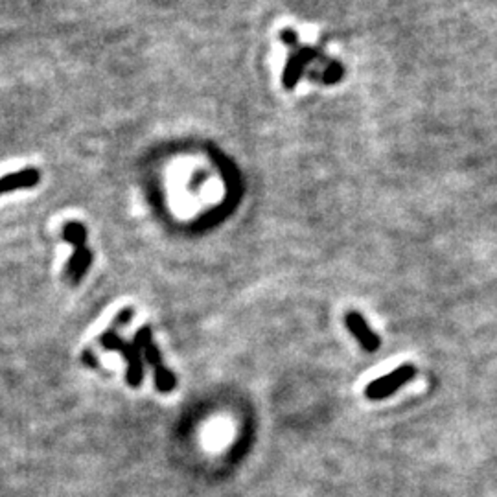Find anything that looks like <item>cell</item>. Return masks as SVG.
<instances>
[{
	"instance_id": "7a4b0ae2",
	"label": "cell",
	"mask_w": 497,
	"mask_h": 497,
	"mask_svg": "<svg viewBox=\"0 0 497 497\" xmlns=\"http://www.w3.org/2000/svg\"><path fill=\"white\" fill-rule=\"evenodd\" d=\"M409 376H411V370H409V368H398V370H394L393 374H389L385 380H376V382L372 383L370 389H368V396L370 398L385 396V394H389L391 391H394L400 383L405 382Z\"/></svg>"
},
{
	"instance_id": "5b68a950",
	"label": "cell",
	"mask_w": 497,
	"mask_h": 497,
	"mask_svg": "<svg viewBox=\"0 0 497 497\" xmlns=\"http://www.w3.org/2000/svg\"><path fill=\"white\" fill-rule=\"evenodd\" d=\"M39 181L35 170H28V172H19L8 177L0 179V192H8V190L22 188V186H33Z\"/></svg>"
},
{
	"instance_id": "ba28073f",
	"label": "cell",
	"mask_w": 497,
	"mask_h": 497,
	"mask_svg": "<svg viewBox=\"0 0 497 497\" xmlns=\"http://www.w3.org/2000/svg\"><path fill=\"white\" fill-rule=\"evenodd\" d=\"M131 319H133V309L131 308L124 309V311H122V313L115 319V326H113V328H118V326L127 325V323H129Z\"/></svg>"
},
{
	"instance_id": "3957f363",
	"label": "cell",
	"mask_w": 497,
	"mask_h": 497,
	"mask_svg": "<svg viewBox=\"0 0 497 497\" xmlns=\"http://www.w3.org/2000/svg\"><path fill=\"white\" fill-rule=\"evenodd\" d=\"M90 260H92V256H90V251L87 249V245L76 247L74 256L70 258L67 269L68 277L72 278V282H79V280L83 278V275L87 272V269H89L90 266Z\"/></svg>"
},
{
	"instance_id": "9c48e42d",
	"label": "cell",
	"mask_w": 497,
	"mask_h": 497,
	"mask_svg": "<svg viewBox=\"0 0 497 497\" xmlns=\"http://www.w3.org/2000/svg\"><path fill=\"white\" fill-rule=\"evenodd\" d=\"M83 361H85V363H89L90 366H96V365H98V363H96V359H95V356H92V352H89V350L83 352Z\"/></svg>"
},
{
	"instance_id": "6da1fadb",
	"label": "cell",
	"mask_w": 497,
	"mask_h": 497,
	"mask_svg": "<svg viewBox=\"0 0 497 497\" xmlns=\"http://www.w3.org/2000/svg\"><path fill=\"white\" fill-rule=\"evenodd\" d=\"M99 343H101L105 350L120 352L127 363V383H129L131 387H140L142 380H144V363H142L140 348H138L135 343H127V341L122 339L115 330L105 332V334L101 335Z\"/></svg>"
},
{
	"instance_id": "277c9868",
	"label": "cell",
	"mask_w": 497,
	"mask_h": 497,
	"mask_svg": "<svg viewBox=\"0 0 497 497\" xmlns=\"http://www.w3.org/2000/svg\"><path fill=\"white\" fill-rule=\"evenodd\" d=\"M346 325H348L352 334L356 335L357 339H359V343H361L365 348H368V350H374V348H376L377 337L368 330V326L365 325V320H363L359 315L348 313V317H346Z\"/></svg>"
},
{
	"instance_id": "8992f818",
	"label": "cell",
	"mask_w": 497,
	"mask_h": 497,
	"mask_svg": "<svg viewBox=\"0 0 497 497\" xmlns=\"http://www.w3.org/2000/svg\"><path fill=\"white\" fill-rule=\"evenodd\" d=\"M153 374H155V387H157L158 393H170L175 389V383H177L175 376L164 365L153 368Z\"/></svg>"
},
{
	"instance_id": "52a82bcc",
	"label": "cell",
	"mask_w": 497,
	"mask_h": 497,
	"mask_svg": "<svg viewBox=\"0 0 497 497\" xmlns=\"http://www.w3.org/2000/svg\"><path fill=\"white\" fill-rule=\"evenodd\" d=\"M65 240L68 243H72L74 247L78 245H85V240H87V231L81 223H68L65 227Z\"/></svg>"
}]
</instances>
